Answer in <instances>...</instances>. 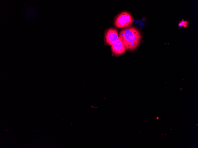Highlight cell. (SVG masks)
<instances>
[{
    "instance_id": "obj_4",
    "label": "cell",
    "mask_w": 198,
    "mask_h": 148,
    "mask_svg": "<svg viewBox=\"0 0 198 148\" xmlns=\"http://www.w3.org/2000/svg\"><path fill=\"white\" fill-rule=\"evenodd\" d=\"M113 53L116 55L122 54L125 52V49L121 38L119 36L117 40L111 46Z\"/></svg>"
},
{
    "instance_id": "obj_2",
    "label": "cell",
    "mask_w": 198,
    "mask_h": 148,
    "mask_svg": "<svg viewBox=\"0 0 198 148\" xmlns=\"http://www.w3.org/2000/svg\"><path fill=\"white\" fill-rule=\"evenodd\" d=\"M133 21V17L128 12L124 11L119 14L114 21L115 26L119 28L130 26Z\"/></svg>"
},
{
    "instance_id": "obj_3",
    "label": "cell",
    "mask_w": 198,
    "mask_h": 148,
    "mask_svg": "<svg viewBox=\"0 0 198 148\" xmlns=\"http://www.w3.org/2000/svg\"><path fill=\"white\" fill-rule=\"evenodd\" d=\"M117 30L115 28H110L107 31L105 35L106 43L112 46L117 40L118 37Z\"/></svg>"
},
{
    "instance_id": "obj_1",
    "label": "cell",
    "mask_w": 198,
    "mask_h": 148,
    "mask_svg": "<svg viewBox=\"0 0 198 148\" xmlns=\"http://www.w3.org/2000/svg\"><path fill=\"white\" fill-rule=\"evenodd\" d=\"M126 50L132 51L138 47L141 40L140 31L134 27H129L121 30L119 34Z\"/></svg>"
},
{
    "instance_id": "obj_5",
    "label": "cell",
    "mask_w": 198,
    "mask_h": 148,
    "mask_svg": "<svg viewBox=\"0 0 198 148\" xmlns=\"http://www.w3.org/2000/svg\"><path fill=\"white\" fill-rule=\"evenodd\" d=\"M183 24V27H187L188 26V22L187 21H184L183 19H182L181 21H180Z\"/></svg>"
}]
</instances>
